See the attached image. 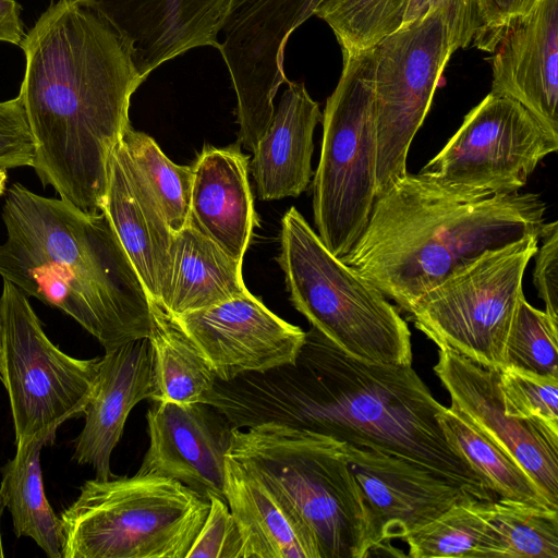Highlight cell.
<instances>
[{
    "instance_id": "cell-1",
    "label": "cell",
    "mask_w": 558,
    "mask_h": 558,
    "mask_svg": "<svg viewBox=\"0 0 558 558\" xmlns=\"http://www.w3.org/2000/svg\"><path fill=\"white\" fill-rule=\"evenodd\" d=\"M205 403L235 428L274 422L396 456L459 484L495 494L448 444L444 408L411 366L356 360L312 327L294 363L231 380L216 378Z\"/></svg>"
},
{
    "instance_id": "cell-2",
    "label": "cell",
    "mask_w": 558,
    "mask_h": 558,
    "mask_svg": "<svg viewBox=\"0 0 558 558\" xmlns=\"http://www.w3.org/2000/svg\"><path fill=\"white\" fill-rule=\"evenodd\" d=\"M19 97L44 186L88 214L102 211L110 156L144 82L129 43L89 0L51 2L25 34Z\"/></svg>"
},
{
    "instance_id": "cell-3",
    "label": "cell",
    "mask_w": 558,
    "mask_h": 558,
    "mask_svg": "<svg viewBox=\"0 0 558 558\" xmlns=\"http://www.w3.org/2000/svg\"><path fill=\"white\" fill-rule=\"evenodd\" d=\"M2 220L3 280L71 316L105 352L148 337L150 300L105 211L14 183Z\"/></svg>"
},
{
    "instance_id": "cell-4",
    "label": "cell",
    "mask_w": 558,
    "mask_h": 558,
    "mask_svg": "<svg viewBox=\"0 0 558 558\" xmlns=\"http://www.w3.org/2000/svg\"><path fill=\"white\" fill-rule=\"evenodd\" d=\"M545 211L536 193L471 201L407 172L376 197L364 231L341 260L409 313L484 252L538 236Z\"/></svg>"
},
{
    "instance_id": "cell-5",
    "label": "cell",
    "mask_w": 558,
    "mask_h": 558,
    "mask_svg": "<svg viewBox=\"0 0 558 558\" xmlns=\"http://www.w3.org/2000/svg\"><path fill=\"white\" fill-rule=\"evenodd\" d=\"M228 456L242 462L300 515L320 558H365L371 513L342 442L274 422L233 428Z\"/></svg>"
},
{
    "instance_id": "cell-6",
    "label": "cell",
    "mask_w": 558,
    "mask_h": 558,
    "mask_svg": "<svg viewBox=\"0 0 558 558\" xmlns=\"http://www.w3.org/2000/svg\"><path fill=\"white\" fill-rule=\"evenodd\" d=\"M281 267L290 301L325 338L367 363L411 366V331L371 282L332 255L295 207L282 217Z\"/></svg>"
},
{
    "instance_id": "cell-7",
    "label": "cell",
    "mask_w": 558,
    "mask_h": 558,
    "mask_svg": "<svg viewBox=\"0 0 558 558\" xmlns=\"http://www.w3.org/2000/svg\"><path fill=\"white\" fill-rule=\"evenodd\" d=\"M208 510L209 499L169 477L88 480L61 513L62 558H186Z\"/></svg>"
},
{
    "instance_id": "cell-8",
    "label": "cell",
    "mask_w": 558,
    "mask_h": 558,
    "mask_svg": "<svg viewBox=\"0 0 558 558\" xmlns=\"http://www.w3.org/2000/svg\"><path fill=\"white\" fill-rule=\"evenodd\" d=\"M338 83L323 112L313 182L318 236L342 258L364 231L376 199L377 135L369 48L342 51Z\"/></svg>"
},
{
    "instance_id": "cell-9",
    "label": "cell",
    "mask_w": 558,
    "mask_h": 558,
    "mask_svg": "<svg viewBox=\"0 0 558 558\" xmlns=\"http://www.w3.org/2000/svg\"><path fill=\"white\" fill-rule=\"evenodd\" d=\"M537 246L538 236L527 235L484 252L412 305L414 326L438 347L502 371L524 272Z\"/></svg>"
},
{
    "instance_id": "cell-10",
    "label": "cell",
    "mask_w": 558,
    "mask_h": 558,
    "mask_svg": "<svg viewBox=\"0 0 558 558\" xmlns=\"http://www.w3.org/2000/svg\"><path fill=\"white\" fill-rule=\"evenodd\" d=\"M99 357L76 359L47 337L27 295L3 280L0 295V379L9 395L16 446L51 442L58 427L84 414Z\"/></svg>"
},
{
    "instance_id": "cell-11",
    "label": "cell",
    "mask_w": 558,
    "mask_h": 558,
    "mask_svg": "<svg viewBox=\"0 0 558 558\" xmlns=\"http://www.w3.org/2000/svg\"><path fill=\"white\" fill-rule=\"evenodd\" d=\"M369 51L377 135V197L408 172L411 143L457 49L439 2L425 15L380 38Z\"/></svg>"
},
{
    "instance_id": "cell-12",
    "label": "cell",
    "mask_w": 558,
    "mask_h": 558,
    "mask_svg": "<svg viewBox=\"0 0 558 558\" xmlns=\"http://www.w3.org/2000/svg\"><path fill=\"white\" fill-rule=\"evenodd\" d=\"M557 149L558 134L520 102L490 92L420 173L453 195L483 199L518 192Z\"/></svg>"
},
{
    "instance_id": "cell-13",
    "label": "cell",
    "mask_w": 558,
    "mask_h": 558,
    "mask_svg": "<svg viewBox=\"0 0 558 558\" xmlns=\"http://www.w3.org/2000/svg\"><path fill=\"white\" fill-rule=\"evenodd\" d=\"M323 0H230L219 51L236 95L239 144L253 151L289 80L284 47L291 33L315 15Z\"/></svg>"
},
{
    "instance_id": "cell-14",
    "label": "cell",
    "mask_w": 558,
    "mask_h": 558,
    "mask_svg": "<svg viewBox=\"0 0 558 558\" xmlns=\"http://www.w3.org/2000/svg\"><path fill=\"white\" fill-rule=\"evenodd\" d=\"M434 372L456 405L532 477L558 508V426L507 414L499 372L485 368L451 348L438 347Z\"/></svg>"
},
{
    "instance_id": "cell-15",
    "label": "cell",
    "mask_w": 558,
    "mask_h": 558,
    "mask_svg": "<svg viewBox=\"0 0 558 558\" xmlns=\"http://www.w3.org/2000/svg\"><path fill=\"white\" fill-rule=\"evenodd\" d=\"M174 319L225 381L294 363L306 336L250 291Z\"/></svg>"
},
{
    "instance_id": "cell-16",
    "label": "cell",
    "mask_w": 558,
    "mask_h": 558,
    "mask_svg": "<svg viewBox=\"0 0 558 558\" xmlns=\"http://www.w3.org/2000/svg\"><path fill=\"white\" fill-rule=\"evenodd\" d=\"M342 447L371 513L374 547L369 556L384 549L400 556L390 539L405 537L472 496L459 484L396 456L343 442Z\"/></svg>"
},
{
    "instance_id": "cell-17",
    "label": "cell",
    "mask_w": 558,
    "mask_h": 558,
    "mask_svg": "<svg viewBox=\"0 0 558 558\" xmlns=\"http://www.w3.org/2000/svg\"><path fill=\"white\" fill-rule=\"evenodd\" d=\"M146 422L149 446L138 474L175 480L206 499H226L225 462L234 427L222 413L204 402L154 401Z\"/></svg>"
},
{
    "instance_id": "cell-18",
    "label": "cell",
    "mask_w": 558,
    "mask_h": 558,
    "mask_svg": "<svg viewBox=\"0 0 558 558\" xmlns=\"http://www.w3.org/2000/svg\"><path fill=\"white\" fill-rule=\"evenodd\" d=\"M492 93L520 102L558 134V0L511 20L493 45Z\"/></svg>"
},
{
    "instance_id": "cell-19",
    "label": "cell",
    "mask_w": 558,
    "mask_h": 558,
    "mask_svg": "<svg viewBox=\"0 0 558 558\" xmlns=\"http://www.w3.org/2000/svg\"><path fill=\"white\" fill-rule=\"evenodd\" d=\"M122 34L145 81L191 49L219 50L230 0H89Z\"/></svg>"
},
{
    "instance_id": "cell-20",
    "label": "cell",
    "mask_w": 558,
    "mask_h": 558,
    "mask_svg": "<svg viewBox=\"0 0 558 558\" xmlns=\"http://www.w3.org/2000/svg\"><path fill=\"white\" fill-rule=\"evenodd\" d=\"M102 211L108 216L149 300L161 305L171 275L175 233L122 141L110 156Z\"/></svg>"
},
{
    "instance_id": "cell-21",
    "label": "cell",
    "mask_w": 558,
    "mask_h": 558,
    "mask_svg": "<svg viewBox=\"0 0 558 558\" xmlns=\"http://www.w3.org/2000/svg\"><path fill=\"white\" fill-rule=\"evenodd\" d=\"M154 393L153 362L147 338L106 351L99 357L85 424L74 441L73 460L90 465L96 478L113 476L111 454L132 409Z\"/></svg>"
},
{
    "instance_id": "cell-22",
    "label": "cell",
    "mask_w": 558,
    "mask_h": 558,
    "mask_svg": "<svg viewBox=\"0 0 558 558\" xmlns=\"http://www.w3.org/2000/svg\"><path fill=\"white\" fill-rule=\"evenodd\" d=\"M191 168L189 220L230 257L242 262L258 225L248 182V157L239 144L204 146Z\"/></svg>"
},
{
    "instance_id": "cell-23",
    "label": "cell",
    "mask_w": 558,
    "mask_h": 558,
    "mask_svg": "<svg viewBox=\"0 0 558 558\" xmlns=\"http://www.w3.org/2000/svg\"><path fill=\"white\" fill-rule=\"evenodd\" d=\"M225 496L241 536L240 558H320L315 537L292 507L228 454Z\"/></svg>"
},
{
    "instance_id": "cell-24",
    "label": "cell",
    "mask_w": 558,
    "mask_h": 558,
    "mask_svg": "<svg viewBox=\"0 0 558 558\" xmlns=\"http://www.w3.org/2000/svg\"><path fill=\"white\" fill-rule=\"evenodd\" d=\"M287 84L268 128L252 151L250 169L262 201L298 197L314 174L313 135L323 113L303 82Z\"/></svg>"
},
{
    "instance_id": "cell-25",
    "label": "cell",
    "mask_w": 558,
    "mask_h": 558,
    "mask_svg": "<svg viewBox=\"0 0 558 558\" xmlns=\"http://www.w3.org/2000/svg\"><path fill=\"white\" fill-rule=\"evenodd\" d=\"M247 291L242 262L230 257L190 220L175 232L171 275L161 304L171 316L207 308Z\"/></svg>"
},
{
    "instance_id": "cell-26",
    "label": "cell",
    "mask_w": 558,
    "mask_h": 558,
    "mask_svg": "<svg viewBox=\"0 0 558 558\" xmlns=\"http://www.w3.org/2000/svg\"><path fill=\"white\" fill-rule=\"evenodd\" d=\"M147 339L154 381L150 400L180 404L205 403L214 388L216 375L174 317L153 301Z\"/></svg>"
},
{
    "instance_id": "cell-27",
    "label": "cell",
    "mask_w": 558,
    "mask_h": 558,
    "mask_svg": "<svg viewBox=\"0 0 558 558\" xmlns=\"http://www.w3.org/2000/svg\"><path fill=\"white\" fill-rule=\"evenodd\" d=\"M49 442L39 437L16 446L15 456L1 470L0 490L15 535L31 537L49 558H62L61 519L47 500L40 466V451Z\"/></svg>"
},
{
    "instance_id": "cell-28",
    "label": "cell",
    "mask_w": 558,
    "mask_h": 558,
    "mask_svg": "<svg viewBox=\"0 0 558 558\" xmlns=\"http://www.w3.org/2000/svg\"><path fill=\"white\" fill-rule=\"evenodd\" d=\"M437 420L448 444L500 498L555 508L527 472L487 438L456 405L445 407Z\"/></svg>"
},
{
    "instance_id": "cell-29",
    "label": "cell",
    "mask_w": 558,
    "mask_h": 558,
    "mask_svg": "<svg viewBox=\"0 0 558 558\" xmlns=\"http://www.w3.org/2000/svg\"><path fill=\"white\" fill-rule=\"evenodd\" d=\"M476 558H558V510L492 500Z\"/></svg>"
},
{
    "instance_id": "cell-30",
    "label": "cell",
    "mask_w": 558,
    "mask_h": 558,
    "mask_svg": "<svg viewBox=\"0 0 558 558\" xmlns=\"http://www.w3.org/2000/svg\"><path fill=\"white\" fill-rule=\"evenodd\" d=\"M492 500L468 496L402 539L412 558H476Z\"/></svg>"
},
{
    "instance_id": "cell-31",
    "label": "cell",
    "mask_w": 558,
    "mask_h": 558,
    "mask_svg": "<svg viewBox=\"0 0 558 558\" xmlns=\"http://www.w3.org/2000/svg\"><path fill=\"white\" fill-rule=\"evenodd\" d=\"M131 160L144 178L165 218L175 233L189 221L192 168L172 162L153 137L126 126L121 138Z\"/></svg>"
},
{
    "instance_id": "cell-32",
    "label": "cell",
    "mask_w": 558,
    "mask_h": 558,
    "mask_svg": "<svg viewBox=\"0 0 558 558\" xmlns=\"http://www.w3.org/2000/svg\"><path fill=\"white\" fill-rule=\"evenodd\" d=\"M409 0H323L315 15L333 32L342 51H363L402 25Z\"/></svg>"
},
{
    "instance_id": "cell-33",
    "label": "cell",
    "mask_w": 558,
    "mask_h": 558,
    "mask_svg": "<svg viewBox=\"0 0 558 558\" xmlns=\"http://www.w3.org/2000/svg\"><path fill=\"white\" fill-rule=\"evenodd\" d=\"M557 327L558 320L532 306L523 295L508 335L505 368L558 377Z\"/></svg>"
},
{
    "instance_id": "cell-34",
    "label": "cell",
    "mask_w": 558,
    "mask_h": 558,
    "mask_svg": "<svg viewBox=\"0 0 558 558\" xmlns=\"http://www.w3.org/2000/svg\"><path fill=\"white\" fill-rule=\"evenodd\" d=\"M541 0H440L456 49L489 52L499 32Z\"/></svg>"
},
{
    "instance_id": "cell-35",
    "label": "cell",
    "mask_w": 558,
    "mask_h": 558,
    "mask_svg": "<svg viewBox=\"0 0 558 558\" xmlns=\"http://www.w3.org/2000/svg\"><path fill=\"white\" fill-rule=\"evenodd\" d=\"M499 386L507 414L558 426V377L505 368Z\"/></svg>"
},
{
    "instance_id": "cell-36",
    "label": "cell",
    "mask_w": 558,
    "mask_h": 558,
    "mask_svg": "<svg viewBox=\"0 0 558 558\" xmlns=\"http://www.w3.org/2000/svg\"><path fill=\"white\" fill-rule=\"evenodd\" d=\"M241 536L226 499L209 498V510L186 558H240Z\"/></svg>"
},
{
    "instance_id": "cell-37",
    "label": "cell",
    "mask_w": 558,
    "mask_h": 558,
    "mask_svg": "<svg viewBox=\"0 0 558 558\" xmlns=\"http://www.w3.org/2000/svg\"><path fill=\"white\" fill-rule=\"evenodd\" d=\"M35 142L20 97L0 101V168L33 167Z\"/></svg>"
},
{
    "instance_id": "cell-38",
    "label": "cell",
    "mask_w": 558,
    "mask_h": 558,
    "mask_svg": "<svg viewBox=\"0 0 558 558\" xmlns=\"http://www.w3.org/2000/svg\"><path fill=\"white\" fill-rule=\"evenodd\" d=\"M533 282L545 303V312L558 320V223H544L538 235Z\"/></svg>"
},
{
    "instance_id": "cell-39",
    "label": "cell",
    "mask_w": 558,
    "mask_h": 558,
    "mask_svg": "<svg viewBox=\"0 0 558 558\" xmlns=\"http://www.w3.org/2000/svg\"><path fill=\"white\" fill-rule=\"evenodd\" d=\"M21 5L15 0H0V41L20 46L25 37Z\"/></svg>"
},
{
    "instance_id": "cell-40",
    "label": "cell",
    "mask_w": 558,
    "mask_h": 558,
    "mask_svg": "<svg viewBox=\"0 0 558 558\" xmlns=\"http://www.w3.org/2000/svg\"><path fill=\"white\" fill-rule=\"evenodd\" d=\"M439 1L440 0H409L402 25L425 15L439 3Z\"/></svg>"
},
{
    "instance_id": "cell-41",
    "label": "cell",
    "mask_w": 558,
    "mask_h": 558,
    "mask_svg": "<svg viewBox=\"0 0 558 558\" xmlns=\"http://www.w3.org/2000/svg\"><path fill=\"white\" fill-rule=\"evenodd\" d=\"M8 173L7 169L0 168V196L3 195L7 187Z\"/></svg>"
},
{
    "instance_id": "cell-42",
    "label": "cell",
    "mask_w": 558,
    "mask_h": 558,
    "mask_svg": "<svg viewBox=\"0 0 558 558\" xmlns=\"http://www.w3.org/2000/svg\"><path fill=\"white\" fill-rule=\"evenodd\" d=\"M5 508L4 497L2 492L0 490V519L3 512V509ZM3 546H2V538H1V531H0V557H3Z\"/></svg>"
}]
</instances>
